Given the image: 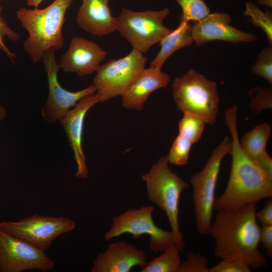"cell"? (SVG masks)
<instances>
[{
	"instance_id": "6da1fadb",
	"label": "cell",
	"mask_w": 272,
	"mask_h": 272,
	"mask_svg": "<svg viewBox=\"0 0 272 272\" xmlns=\"http://www.w3.org/2000/svg\"><path fill=\"white\" fill-rule=\"evenodd\" d=\"M236 104L225 113V124L231 136L232 163L224 192L215 199L214 210H235L272 196V177L264 172L243 151L239 139Z\"/></svg>"
},
{
	"instance_id": "7a4b0ae2",
	"label": "cell",
	"mask_w": 272,
	"mask_h": 272,
	"mask_svg": "<svg viewBox=\"0 0 272 272\" xmlns=\"http://www.w3.org/2000/svg\"><path fill=\"white\" fill-rule=\"evenodd\" d=\"M256 204L218 211L208 233L215 241L216 256L239 259L254 269L266 265L259 249L260 228L255 216Z\"/></svg>"
},
{
	"instance_id": "3957f363",
	"label": "cell",
	"mask_w": 272,
	"mask_h": 272,
	"mask_svg": "<svg viewBox=\"0 0 272 272\" xmlns=\"http://www.w3.org/2000/svg\"><path fill=\"white\" fill-rule=\"evenodd\" d=\"M73 1L55 0L42 9L21 8L17 11L18 19L29 33L23 47L33 63L39 62L47 50L63 46L62 28Z\"/></svg>"
},
{
	"instance_id": "277c9868",
	"label": "cell",
	"mask_w": 272,
	"mask_h": 272,
	"mask_svg": "<svg viewBox=\"0 0 272 272\" xmlns=\"http://www.w3.org/2000/svg\"><path fill=\"white\" fill-rule=\"evenodd\" d=\"M169 164L167 156L161 157L142 179L146 183L148 198L165 212L176 245L182 250L186 243L179 227V202L182 191L189 185L171 170Z\"/></svg>"
},
{
	"instance_id": "5b68a950",
	"label": "cell",
	"mask_w": 272,
	"mask_h": 272,
	"mask_svg": "<svg viewBox=\"0 0 272 272\" xmlns=\"http://www.w3.org/2000/svg\"><path fill=\"white\" fill-rule=\"evenodd\" d=\"M171 88L180 111L195 115L206 123H215L220 101L216 82L191 69L182 76L175 78Z\"/></svg>"
},
{
	"instance_id": "8992f818",
	"label": "cell",
	"mask_w": 272,
	"mask_h": 272,
	"mask_svg": "<svg viewBox=\"0 0 272 272\" xmlns=\"http://www.w3.org/2000/svg\"><path fill=\"white\" fill-rule=\"evenodd\" d=\"M231 149V141L226 137L215 148L203 168L190 178L196 226L200 234H208L211 226L221 164Z\"/></svg>"
},
{
	"instance_id": "52a82bcc",
	"label": "cell",
	"mask_w": 272,
	"mask_h": 272,
	"mask_svg": "<svg viewBox=\"0 0 272 272\" xmlns=\"http://www.w3.org/2000/svg\"><path fill=\"white\" fill-rule=\"evenodd\" d=\"M169 14L168 8L142 12L122 8L116 17L117 30L132 48L143 53L172 30L163 25L164 20Z\"/></svg>"
},
{
	"instance_id": "ba28073f",
	"label": "cell",
	"mask_w": 272,
	"mask_h": 272,
	"mask_svg": "<svg viewBox=\"0 0 272 272\" xmlns=\"http://www.w3.org/2000/svg\"><path fill=\"white\" fill-rule=\"evenodd\" d=\"M154 207L142 206L139 209H128L112 219V224L104 239H111L128 233L134 238L143 235L150 236V247L154 252H163L176 244L175 236L171 231L163 230L156 226L152 214Z\"/></svg>"
},
{
	"instance_id": "9c48e42d",
	"label": "cell",
	"mask_w": 272,
	"mask_h": 272,
	"mask_svg": "<svg viewBox=\"0 0 272 272\" xmlns=\"http://www.w3.org/2000/svg\"><path fill=\"white\" fill-rule=\"evenodd\" d=\"M147 58L132 48L123 57L111 59L96 70L93 84L103 102L121 96L131 81L145 69Z\"/></svg>"
},
{
	"instance_id": "30bf717a",
	"label": "cell",
	"mask_w": 272,
	"mask_h": 272,
	"mask_svg": "<svg viewBox=\"0 0 272 272\" xmlns=\"http://www.w3.org/2000/svg\"><path fill=\"white\" fill-rule=\"evenodd\" d=\"M28 241L0 228V272L47 271L54 262Z\"/></svg>"
},
{
	"instance_id": "8fae6325",
	"label": "cell",
	"mask_w": 272,
	"mask_h": 272,
	"mask_svg": "<svg viewBox=\"0 0 272 272\" xmlns=\"http://www.w3.org/2000/svg\"><path fill=\"white\" fill-rule=\"evenodd\" d=\"M76 223L69 218L43 216L38 214L18 222H0V228L23 238L45 251L60 235L73 230Z\"/></svg>"
},
{
	"instance_id": "7c38bea8",
	"label": "cell",
	"mask_w": 272,
	"mask_h": 272,
	"mask_svg": "<svg viewBox=\"0 0 272 272\" xmlns=\"http://www.w3.org/2000/svg\"><path fill=\"white\" fill-rule=\"evenodd\" d=\"M55 52V49L50 48L44 53L42 57L47 74L49 93L47 102L41 108V113L49 123L59 120L81 99L97 91L93 84L77 92L69 91L61 87L57 80L59 67Z\"/></svg>"
},
{
	"instance_id": "4fadbf2b",
	"label": "cell",
	"mask_w": 272,
	"mask_h": 272,
	"mask_svg": "<svg viewBox=\"0 0 272 272\" xmlns=\"http://www.w3.org/2000/svg\"><path fill=\"white\" fill-rule=\"evenodd\" d=\"M230 15L224 13L210 14L201 21L191 25L192 37L196 46L216 40L238 43L256 40L257 36L232 26Z\"/></svg>"
},
{
	"instance_id": "5bb4252c",
	"label": "cell",
	"mask_w": 272,
	"mask_h": 272,
	"mask_svg": "<svg viewBox=\"0 0 272 272\" xmlns=\"http://www.w3.org/2000/svg\"><path fill=\"white\" fill-rule=\"evenodd\" d=\"M98 102H100V97L97 93L85 97L59 119L74 152L77 165L75 176L78 178L85 179L88 175L86 157L82 146L85 115Z\"/></svg>"
},
{
	"instance_id": "9a60e30c",
	"label": "cell",
	"mask_w": 272,
	"mask_h": 272,
	"mask_svg": "<svg viewBox=\"0 0 272 272\" xmlns=\"http://www.w3.org/2000/svg\"><path fill=\"white\" fill-rule=\"evenodd\" d=\"M107 52L95 42L75 36L69 48L59 58V69L75 73L80 77L90 75L96 71L105 58Z\"/></svg>"
},
{
	"instance_id": "2e32d148",
	"label": "cell",
	"mask_w": 272,
	"mask_h": 272,
	"mask_svg": "<svg viewBox=\"0 0 272 272\" xmlns=\"http://www.w3.org/2000/svg\"><path fill=\"white\" fill-rule=\"evenodd\" d=\"M147 263L145 252L125 241L110 243L93 262L92 272H129Z\"/></svg>"
},
{
	"instance_id": "e0dca14e",
	"label": "cell",
	"mask_w": 272,
	"mask_h": 272,
	"mask_svg": "<svg viewBox=\"0 0 272 272\" xmlns=\"http://www.w3.org/2000/svg\"><path fill=\"white\" fill-rule=\"evenodd\" d=\"M170 82L169 75L161 69H143L129 84L122 94V106L127 109L142 110L150 94L166 87Z\"/></svg>"
},
{
	"instance_id": "ac0fdd59",
	"label": "cell",
	"mask_w": 272,
	"mask_h": 272,
	"mask_svg": "<svg viewBox=\"0 0 272 272\" xmlns=\"http://www.w3.org/2000/svg\"><path fill=\"white\" fill-rule=\"evenodd\" d=\"M76 21L82 29L94 35L102 36L117 30V19L108 0H82Z\"/></svg>"
},
{
	"instance_id": "d6986e66",
	"label": "cell",
	"mask_w": 272,
	"mask_h": 272,
	"mask_svg": "<svg viewBox=\"0 0 272 272\" xmlns=\"http://www.w3.org/2000/svg\"><path fill=\"white\" fill-rule=\"evenodd\" d=\"M191 25L180 21L179 26L172 30L160 42V49L150 63L151 67L161 69L166 60L176 51L193 44Z\"/></svg>"
},
{
	"instance_id": "ffe728a7",
	"label": "cell",
	"mask_w": 272,
	"mask_h": 272,
	"mask_svg": "<svg viewBox=\"0 0 272 272\" xmlns=\"http://www.w3.org/2000/svg\"><path fill=\"white\" fill-rule=\"evenodd\" d=\"M270 137V128L267 123H262L245 133L240 141L246 154L253 161L267 153V142Z\"/></svg>"
},
{
	"instance_id": "44dd1931",
	"label": "cell",
	"mask_w": 272,
	"mask_h": 272,
	"mask_svg": "<svg viewBox=\"0 0 272 272\" xmlns=\"http://www.w3.org/2000/svg\"><path fill=\"white\" fill-rule=\"evenodd\" d=\"M180 248L174 244L160 256L153 259L141 268V272H179L181 265Z\"/></svg>"
},
{
	"instance_id": "7402d4cb",
	"label": "cell",
	"mask_w": 272,
	"mask_h": 272,
	"mask_svg": "<svg viewBox=\"0 0 272 272\" xmlns=\"http://www.w3.org/2000/svg\"><path fill=\"white\" fill-rule=\"evenodd\" d=\"M245 8L243 15L250 17L249 21L263 31L269 45L272 46L271 12L268 10L263 12L258 6L251 2H246Z\"/></svg>"
},
{
	"instance_id": "603a6c76",
	"label": "cell",
	"mask_w": 272,
	"mask_h": 272,
	"mask_svg": "<svg viewBox=\"0 0 272 272\" xmlns=\"http://www.w3.org/2000/svg\"><path fill=\"white\" fill-rule=\"evenodd\" d=\"M205 122L199 117L189 113H184L178 123L179 134L192 144L197 142L201 137Z\"/></svg>"
},
{
	"instance_id": "cb8c5ba5",
	"label": "cell",
	"mask_w": 272,
	"mask_h": 272,
	"mask_svg": "<svg viewBox=\"0 0 272 272\" xmlns=\"http://www.w3.org/2000/svg\"><path fill=\"white\" fill-rule=\"evenodd\" d=\"M180 6L182 13L180 21L198 22L210 14V9L205 0H175Z\"/></svg>"
},
{
	"instance_id": "d4e9b609",
	"label": "cell",
	"mask_w": 272,
	"mask_h": 272,
	"mask_svg": "<svg viewBox=\"0 0 272 272\" xmlns=\"http://www.w3.org/2000/svg\"><path fill=\"white\" fill-rule=\"evenodd\" d=\"M192 143L178 134L173 142L169 154L167 155L169 164L177 166L187 164Z\"/></svg>"
},
{
	"instance_id": "484cf974",
	"label": "cell",
	"mask_w": 272,
	"mask_h": 272,
	"mask_svg": "<svg viewBox=\"0 0 272 272\" xmlns=\"http://www.w3.org/2000/svg\"><path fill=\"white\" fill-rule=\"evenodd\" d=\"M255 74L272 84V46L263 48L258 54L255 63L252 66Z\"/></svg>"
},
{
	"instance_id": "4316f807",
	"label": "cell",
	"mask_w": 272,
	"mask_h": 272,
	"mask_svg": "<svg viewBox=\"0 0 272 272\" xmlns=\"http://www.w3.org/2000/svg\"><path fill=\"white\" fill-rule=\"evenodd\" d=\"M255 93L251 96L249 109L255 114H258L264 109L272 108V90L269 88L256 87L252 90Z\"/></svg>"
},
{
	"instance_id": "83f0119b",
	"label": "cell",
	"mask_w": 272,
	"mask_h": 272,
	"mask_svg": "<svg viewBox=\"0 0 272 272\" xmlns=\"http://www.w3.org/2000/svg\"><path fill=\"white\" fill-rule=\"evenodd\" d=\"M2 7L0 6V49L10 59L13 63L15 62L16 54L11 51L5 45L4 38L7 37L9 40L14 42L18 41L20 35L12 29L7 21L2 15Z\"/></svg>"
},
{
	"instance_id": "f1b7e54d",
	"label": "cell",
	"mask_w": 272,
	"mask_h": 272,
	"mask_svg": "<svg viewBox=\"0 0 272 272\" xmlns=\"http://www.w3.org/2000/svg\"><path fill=\"white\" fill-rule=\"evenodd\" d=\"M208 262L207 258L200 254L187 253L179 272H210V268L207 266Z\"/></svg>"
},
{
	"instance_id": "f546056e",
	"label": "cell",
	"mask_w": 272,
	"mask_h": 272,
	"mask_svg": "<svg viewBox=\"0 0 272 272\" xmlns=\"http://www.w3.org/2000/svg\"><path fill=\"white\" fill-rule=\"evenodd\" d=\"M210 268V272H250L249 265L237 258H225Z\"/></svg>"
},
{
	"instance_id": "4dcf8cb0",
	"label": "cell",
	"mask_w": 272,
	"mask_h": 272,
	"mask_svg": "<svg viewBox=\"0 0 272 272\" xmlns=\"http://www.w3.org/2000/svg\"><path fill=\"white\" fill-rule=\"evenodd\" d=\"M260 243L265 249L267 255L272 257V225L262 226L260 231Z\"/></svg>"
},
{
	"instance_id": "1f68e13d",
	"label": "cell",
	"mask_w": 272,
	"mask_h": 272,
	"mask_svg": "<svg viewBox=\"0 0 272 272\" xmlns=\"http://www.w3.org/2000/svg\"><path fill=\"white\" fill-rule=\"evenodd\" d=\"M256 218L262 226L272 225V199L268 200L264 207L258 213H256Z\"/></svg>"
},
{
	"instance_id": "d6a6232c",
	"label": "cell",
	"mask_w": 272,
	"mask_h": 272,
	"mask_svg": "<svg viewBox=\"0 0 272 272\" xmlns=\"http://www.w3.org/2000/svg\"><path fill=\"white\" fill-rule=\"evenodd\" d=\"M264 172L272 177V159L267 153L253 161Z\"/></svg>"
},
{
	"instance_id": "836d02e7",
	"label": "cell",
	"mask_w": 272,
	"mask_h": 272,
	"mask_svg": "<svg viewBox=\"0 0 272 272\" xmlns=\"http://www.w3.org/2000/svg\"><path fill=\"white\" fill-rule=\"evenodd\" d=\"M43 1V0H27V3L28 6L36 8Z\"/></svg>"
},
{
	"instance_id": "e575fe53",
	"label": "cell",
	"mask_w": 272,
	"mask_h": 272,
	"mask_svg": "<svg viewBox=\"0 0 272 272\" xmlns=\"http://www.w3.org/2000/svg\"><path fill=\"white\" fill-rule=\"evenodd\" d=\"M256 1L260 5L266 6L270 8L272 7V0H256Z\"/></svg>"
},
{
	"instance_id": "d590c367",
	"label": "cell",
	"mask_w": 272,
	"mask_h": 272,
	"mask_svg": "<svg viewBox=\"0 0 272 272\" xmlns=\"http://www.w3.org/2000/svg\"><path fill=\"white\" fill-rule=\"evenodd\" d=\"M7 115L5 108L0 104V121L4 119Z\"/></svg>"
}]
</instances>
